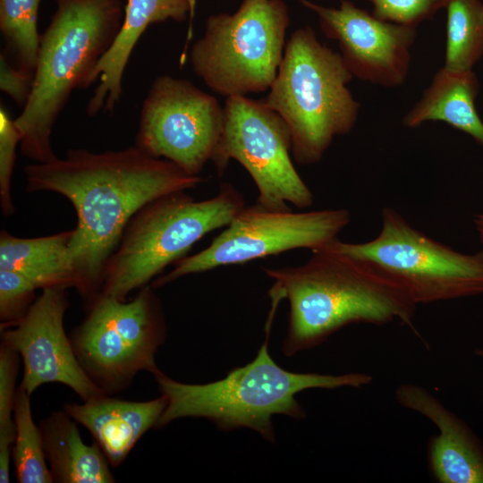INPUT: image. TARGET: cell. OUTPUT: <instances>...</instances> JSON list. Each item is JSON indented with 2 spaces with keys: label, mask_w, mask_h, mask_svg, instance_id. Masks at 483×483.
Segmentation results:
<instances>
[{
  "label": "cell",
  "mask_w": 483,
  "mask_h": 483,
  "mask_svg": "<svg viewBox=\"0 0 483 483\" xmlns=\"http://www.w3.org/2000/svg\"><path fill=\"white\" fill-rule=\"evenodd\" d=\"M24 173L27 191L58 193L76 211L69 247L79 292L88 301L99 293L105 267L132 217L149 202L204 182L136 145L101 153L70 149L63 158L26 165Z\"/></svg>",
  "instance_id": "obj_1"
},
{
  "label": "cell",
  "mask_w": 483,
  "mask_h": 483,
  "mask_svg": "<svg viewBox=\"0 0 483 483\" xmlns=\"http://www.w3.org/2000/svg\"><path fill=\"white\" fill-rule=\"evenodd\" d=\"M274 280L272 300L289 304L282 352L314 348L351 324L412 326L417 304L396 284L362 261L321 248L302 265L263 267Z\"/></svg>",
  "instance_id": "obj_2"
},
{
  "label": "cell",
  "mask_w": 483,
  "mask_h": 483,
  "mask_svg": "<svg viewBox=\"0 0 483 483\" xmlns=\"http://www.w3.org/2000/svg\"><path fill=\"white\" fill-rule=\"evenodd\" d=\"M272 318L273 312L264 343L255 358L242 367L233 369L224 378L206 384H187L169 377L161 370L156 372L153 377L167 400L156 428L178 419L203 418L221 430L249 428L274 443L272 418L275 415L294 419L306 417L305 410L295 397L300 392L313 388H358L372 381V377L365 373H298L281 368L268 350Z\"/></svg>",
  "instance_id": "obj_3"
},
{
  "label": "cell",
  "mask_w": 483,
  "mask_h": 483,
  "mask_svg": "<svg viewBox=\"0 0 483 483\" xmlns=\"http://www.w3.org/2000/svg\"><path fill=\"white\" fill-rule=\"evenodd\" d=\"M56 11L40 35L30 96L14 119L21 150L35 163L56 156L50 136L72 91L89 79L113 45L123 21L121 0H55Z\"/></svg>",
  "instance_id": "obj_4"
},
{
  "label": "cell",
  "mask_w": 483,
  "mask_h": 483,
  "mask_svg": "<svg viewBox=\"0 0 483 483\" xmlns=\"http://www.w3.org/2000/svg\"><path fill=\"white\" fill-rule=\"evenodd\" d=\"M352 78L312 29L292 32L265 103L288 127L298 164L318 163L335 137L353 129L360 104L348 88Z\"/></svg>",
  "instance_id": "obj_5"
},
{
  "label": "cell",
  "mask_w": 483,
  "mask_h": 483,
  "mask_svg": "<svg viewBox=\"0 0 483 483\" xmlns=\"http://www.w3.org/2000/svg\"><path fill=\"white\" fill-rule=\"evenodd\" d=\"M245 206L242 194L228 182L208 199L178 191L149 202L128 224L105 267L98 294L125 300L208 233L225 227Z\"/></svg>",
  "instance_id": "obj_6"
},
{
  "label": "cell",
  "mask_w": 483,
  "mask_h": 483,
  "mask_svg": "<svg viewBox=\"0 0 483 483\" xmlns=\"http://www.w3.org/2000/svg\"><path fill=\"white\" fill-rule=\"evenodd\" d=\"M289 24L283 0H242L233 14L208 18L191 50L192 69L225 97L266 91L283 60Z\"/></svg>",
  "instance_id": "obj_7"
},
{
  "label": "cell",
  "mask_w": 483,
  "mask_h": 483,
  "mask_svg": "<svg viewBox=\"0 0 483 483\" xmlns=\"http://www.w3.org/2000/svg\"><path fill=\"white\" fill-rule=\"evenodd\" d=\"M323 248L362 261L417 305L483 293V250L457 251L414 228L389 207L382 210L381 230L373 240L350 243L336 239Z\"/></svg>",
  "instance_id": "obj_8"
},
{
  "label": "cell",
  "mask_w": 483,
  "mask_h": 483,
  "mask_svg": "<svg viewBox=\"0 0 483 483\" xmlns=\"http://www.w3.org/2000/svg\"><path fill=\"white\" fill-rule=\"evenodd\" d=\"M165 336L160 301L146 285L129 301L97 295L69 337L86 374L111 395L129 387L139 372L160 370L156 354Z\"/></svg>",
  "instance_id": "obj_9"
},
{
  "label": "cell",
  "mask_w": 483,
  "mask_h": 483,
  "mask_svg": "<svg viewBox=\"0 0 483 483\" xmlns=\"http://www.w3.org/2000/svg\"><path fill=\"white\" fill-rule=\"evenodd\" d=\"M223 132L211 162L219 175L230 160L249 173L258 192L257 204L270 210L312 205V191L292 158V140L284 120L265 101L246 96L229 97L224 106Z\"/></svg>",
  "instance_id": "obj_10"
},
{
  "label": "cell",
  "mask_w": 483,
  "mask_h": 483,
  "mask_svg": "<svg viewBox=\"0 0 483 483\" xmlns=\"http://www.w3.org/2000/svg\"><path fill=\"white\" fill-rule=\"evenodd\" d=\"M346 208L308 212L270 210L258 204L242 208L212 242L199 252L174 263L167 274L153 280L161 287L182 276L295 249L312 251L329 244L348 225Z\"/></svg>",
  "instance_id": "obj_11"
},
{
  "label": "cell",
  "mask_w": 483,
  "mask_h": 483,
  "mask_svg": "<svg viewBox=\"0 0 483 483\" xmlns=\"http://www.w3.org/2000/svg\"><path fill=\"white\" fill-rule=\"evenodd\" d=\"M225 123L216 97L191 81L157 77L143 101L136 146L199 175L212 160Z\"/></svg>",
  "instance_id": "obj_12"
},
{
  "label": "cell",
  "mask_w": 483,
  "mask_h": 483,
  "mask_svg": "<svg viewBox=\"0 0 483 483\" xmlns=\"http://www.w3.org/2000/svg\"><path fill=\"white\" fill-rule=\"evenodd\" d=\"M41 291L19 321L1 329V342L15 350L22 360L20 386L31 395L44 384H63L83 402L105 395L82 369L65 334L64 318L69 308L66 290Z\"/></svg>",
  "instance_id": "obj_13"
},
{
  "label": "cell",
  "mask_w": 483,
  "mask_h": 483,
  "mask_svg": "<svg viewBox=\"0 0 483 483\" xmlns=\"http://www.w3.org/2000/svg\"><path fill=\"white\" fill-rule=\"evenodd\" d=\"M300 1L318 16L325 36L338 43L339 54L353 77L386 88L405 81L416 27L380 20L346 0L336 8Z\"/></svg>",
  "instance_id": "obj_14"
},
{
  "label": "cell",
  "mask_w": 483,
  "mask_h": 483,
  "mask_svg": "<svg viewBox=\"0 0 483 483\" xmlns=\"http://www.w3.org/2000/svg\"><path fill=\"white\" fill-rule=\"evenodd\" d=\"M394 397L438 428L428 445V468L437 482L483 483V445L464 421L422 386L400 385Z\"/></svg>",
  "instance_id": "obj_15"
},
{
  "label": "cell",
  "mask_w": 483,
  "mask_h": 483,
  "mask_svg": "<svg viewBox=\"0 0 483 483\" xmlns=\"http://www.w3.org/2000/svg\"><path fill=\"white\" fill-rule=\"evenodd\" d=\"M195 11L191 0H127L121 29L108 51L93 70L89 85L99 77V84L86 111L95 115L100 110L112 113L122 93V79L131 52L145 30L152 23L190 17L187 42L192 36Z\"/></svg>",
  "instance_id": "obj_16"
},
{
  "label": "cell",
  "mask_w": 483,
  "mask_h": 483,
  "mask_svg": "<svg viewBox=\"0 0 483 483\" xmlns=\"http://www.w3.org/2000/svg\"><path fill=\"white\" fill-rule=\"evenodd\" d=\"M167 404L161 396L144 402L105 394L82 403H64V410L93 436L111 467H118L137 442L157 422Z\"/></svg>",
  "instance_id": "obj_17"
},
{
  "label": "cell",
  "mask_w": 483,
  "mask_h": 483,
  "mask_svg": "<svg viewBox=\"0 0 483 483\" xmlns=\"http://www.w3.org/2000/svg\"><path fill=\"white\" fill-rule=\"evenodd\" d=\"M479 84L473 71L452 72L442 67L434 75L420 98L402 117L407 128L427 122H443L470 135L483 147V122L475 99Z\"/></svg>",
  "instance_id": "obj_18"
},
{
  "label": "cell",
  "mask_w": 483,
  "mask_h": 483,
  "mask_svg": "<svg viewBox=\"0 0 483 483\" xmlns=\"http://www.w3.org/2000/svg\"><path fill=\"white\" fill-rule=\"evenodd\" d=\"M72 229L37 238H21L2 230L0 233V269L15 271L38 289L80 288L74 267L70 241Z\"/></svg>",
  "instance_id": "obj_19"
},
{
  "label": "cell",
  "mask_w": 483,
  "mask_h": 483,
  "mask_svg": "<svg viewBox=\"0 0 483 483\" xmlns=\"http://www.w3.org/2000/svg\"><path fill=\"white\" fill-rule=\"evenodd\" d=\"M38 426L54 482H115L99 445L83 442L77 422L64 410L51 412Z\"/></svg>",
  "instance_id": "obj_20"
},
{
  "label": "cell",
  "mask_w": 483,
  "mask_h": 483,
  "mask_svg": "<svg viewBox=\"0 0 483 483\" xmlns=\"http://www.w3.org/2000/svg\"><path fill=\"white\" fill-rule=\"evenodd\" d=\"M446 44L444 68L471 71L483 55V3L446 0Z\"/></svg>",
  "instance_id": "obj_21"
},
{
  "label": "cell",
  "mask_w": 483,
  "mask_h": 483,
  "mask_svg": "<svg viewBox=\"0 0 483 483\" xmlns=\"http://www.w3.org/2000/svg\"><path fill=\"white\" fill-rule=\"evenodd\" d=\"M30 396L18 386L13 409L15 440L12 449L15 477L20 483H52L41 430L32 417Z\"/></svg>",
  "instance_id": "obj_22"
},
{
  "label": "cell",
  "mask_w": 483,
  "mask_h": 483,
  "mask_svg": "<svg viewBox=\"0 0 483 483\" xmlns=\"http://www.w3.org/2000/svg\"><path fill=\"white\" fill-rule=\"evenodd\" d=\"M41 0H0V30L13 66L34 74L40 42L38 13Z\"/></svg>",
  "instance_id": "obj_23"
},
{
  "label": "cell",
  "mask_w": 483,
  "mask_h": 483,
  "mask_svg": "<svg viewBox=\"0 0 483 483\" xmlns=\"http://www.w3.org/2000/svg\"><path fill=\"white\" fill-rule=\"evenodd\" d=\"M19 353L1 342L0 344V481L10 482L12 449L15 440L13 409L17 393L16 378Z\"/></svg>",
  "instance_id": "obj_24"
},
{
  "label": "cell",
  "mask_w": 483,
  "mask_h": 483,
  "mask_svg": "<svg viewBox=\"0 0 483 483\" xmlns=\"http://www.w3.org/2000/svg\"><path fill=\"white\" fill-rule=\"evenodd\" d=\"M38 288L21 274L0 269L1 329L19 321L35 301Z\"/></svg>",
  "instance_id": "obj_25"
},
{
  "label": "cell",
  "mask_w": 483,
  "mask_h": 483,
  "mask_svg": "<svg viewBox=\"0 0 483 483\" xmlns=\"http://www.w3.org/2000/svg\"><path fill=\"white\" fill-rule=\"evenodd\" d=\"M21 143V133L14 120L6 110L0 108V203L2 213L11 216L14 212L12 199V176L15 162V149Z\"/></svg>",
  "instance_id": "obj_26"
},
{
  "label": "cell",
  "mask_w": 483,
  "mask_h": 483,
  "mask_svg": "<svg viewBox=\"0 0 483 483\" xmlns=\"http://www.w3.org/2000/svg\"><path fill=\"white\" fill-rule=\"evenodd\" d=\"M373 4V15L380 20L416 27L432 18L446 0H368Z\"/></svg>",
  "instance_id": "obj_27"
},
{
  "label": "cell",
  "mask_w": 483,
  "mask_h": 483,
  "mask_svg": "<svg viewBox=\"0 0 483 483\" xmlns=\"http://www.w3.org/2000/svg\"><path fill=\"white\" fill-rule=\"evenodd\" d=\"M33 80L34 74L16 68L4 54L0 55V89L21 107L30 96Z\"/></svg>",
  "instance_id": "obj_28"
},
{
  "label": "cell",
  "mask_w": 483,
  "mask_h": 483,
  "mask_svg": "<svg viewBox=\"0 0 483 483\" xmlns=\"http://www.w3.org/2000/svg\"><path fill=\"white\" fill-rule=\"evenodd\" d=\"M473 221H474V225L478 232L480 242L483 246V212L475 215Z\"/></svg>",
  "instance_id": "obj_29"
},
{
  "label": "cell",
  "mask_w": 483,
  "mask_h": 483,
  "mask_svg": "<svg viewBox=\"0 0 483 483\" xmlns=\"http://www.w3.org/2000/svg\"><path fill=\"white\" fill-rule=\"evenodd\" d=\"M475 353L483 359V349H476Z\"/></svg>",
  "instance_id": "obj_30"
},
{
  "label": "cell",
  "mask_w": 483,
  "mask_h": 483,
  "mask_svg": "<svg viewBox=\"0 0 483 483\" xmlns=\"http://www.w3.org/2000/svg\"><path fill=\"white\" fill-rule=\"evenodd\" d=\"M192 8L195 11L196 0H191Z\"/></svg>",
  "instance_id": "obj_31"
},
{
  "label": "cell",
  "mask_w": 483,
  "mask_h": 483,
  "mask_svg": "<svg viewBox=\"0 0 483 483\" xmlns=\"http://www.w3.org/2000/svg\"><path fill=\"white\" fill-rule=\"evenodd\" d=\"M483 3V2H482Z\"/></svg>",
  "instance_id": "obj_32"
}]
</instances>
